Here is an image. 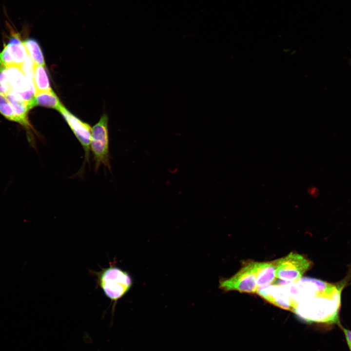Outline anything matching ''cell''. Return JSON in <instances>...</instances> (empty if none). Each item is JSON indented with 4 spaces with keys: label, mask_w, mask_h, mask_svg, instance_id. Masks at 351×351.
Returning <instances> with one entry per match:
<instances>
[{
    "label": "cell",
    "mask_w": 351,
    "mask_h": 351,
    "mask_svg": "<svg viewBox=\"0 0 351 351\" xmlns=\"http://www.w3.org/2000/svg\"><path fill=\"white\" fill-rule=\"evenodd\" d=\"M349 62H350V64L351 65V59H350Z\"/></svg>",
    "instance_id": "2e32d148"
},
{
    "label": "cell",
    "mask_w": 351,
    "mask_h": 351,
    "mask_svg": "<svg viewBox=\"0 0 351 351\" xmlns=\"http://www.w3.org/2000/svg\"><path fill=\"white\" fill-rule=\"evenodd\" d=\"M78 140L85 153V162H89L92 128L72 114L63 106L59 111Z\"/></svg>",
    "instance_id": "8992f818"
},
{
    "label": "cell",
    "mask_w": 351,
    "mask_h": 351,
    "mask_svg": "<svg viewBox=\"0 0 351 351\" xmlns=\"http://www.w3.org/2000/svg\"><path fill=\"white\" fill-rule=\"evenodd\" d=\"M28 55L34 63L45 65L44 57L38 41L33 39H28L24 41Z\"/></svg>",
    "instance_id": "7c38bea8"
},
{
    "label": "cell",
    "mask_w": 351,
    "mask_h": 351,
    "mask_svg": "<svg viewBox=\"0 0 351 351\" xmlns=\"http://www.w3.org/2000/svg\"><path fill=\"white\" fill-rule=\"evenodd\" d=\"M344 284L310 277L291 283L287 289L295 305L293 312L308 322L340 325L339 314Z\"/></svg>",
    "instance_id": "6da1fadb"
},
{
    "label": "cell",
    "mask_w": 351,
    "mask_h": 351,
    "mask_svg": "<svg viewBox=\"0 0 351 351\" xmlns=\"http://www.w3.org/2000/svg\"><path fill=\"white\" fill-rule=\"evenodd\" d=\"M339 326L343 332V333L345 335V339L347 342V345L349 349V351H351V330L345 328L344 327L342 326L341 324Z\"/></svg>",
    "instance_id": "9a60e30c"
},
{
    "label": "cell",
    "mask_w": 351,
    "mask_h": 351,
    "mask_svg": "<svg viewBox=\"0 0 351 351\" xmlns=\"http://www.w3.org/2000/svg\"><path fill=\"white\" fill-rule=\"evenodd\" d=\"M0 113L8 120L15 122L13 108L7 98L0 104Z\"/></svg>",
    "instance_id": "5bb4252c"
},
{
    "label": "cell",
    "mask_w": 351,
    "mask_h": 351,
    "mask_svg": "<svg viewBox=\"0 0 351 351\" xmlns=\"http://www.w3.org/2000/svg\"><path fill=\"white\" fill-rule=\"evenodd\" d=\"M219 288L225 292L236 291L245 293L256 292L258 286L252 261L247 263L231 277L220 280Z\"/></svg>",
    "instance_id": "5b68a950"
},
{
    "label": "cell",
    "mask_w": 351,
    "mask_h": 351,
    "mask_svg": "<svg viewBox=\"0 0 351 351\" xmlns=\"http://www.w3.org/2000/svg\"><path fill=\"white\" fill-rule=\"evenodd\" d=\"M15 66L13 60L5 46L0 53V72L9 67Z\"/></svg>",
    "instance_id": "4fadbf2b"
},
{
    "label": "cell",
    "mask_w": 351,
    "mask_h": 351,
    "mask_svg": "<svg viewBox=\"0 0 351 351\" xmlns=\"http://www.w3.org/2000/svg\"><path fill=\"white\" fill-rule=\"evenodd\" d=\"M5 46L15 66L20 67L28 56L24 42L17 35H14Z\"/></svg>",
    "instance_id": "9c48e42d"
},
{
    "label": "cell",
    "mask_w": 351,
    "mask_h": 351,
    "mask_svg": "<svg viewBox=\"0 0 351 351\" xmlns=\"http://www.w3.org/2000/svg\"><path fill=\"white\" fill-rule=\"evenodd\" d=\"M33 82L36 93L52 90L45 65L34 63Z\"/></svg>",
    "instance_id": "8fae6325"
},
{
    "label": "cell",
    "mask_w": 351,
    "mask_h": 351,
    "mask_svg": "<svg viewBox=\"0 0 351 351\" xmlns=\"http://www.w3.org/2000/svg\"><path fill=\"white\" fill-rule=\"evenodd\" d=\"M95 273L97 277L98 285L105 296L114 302V312L117 302L131 289L133 285L132 278L127 271L114 265Z\"/></svg>",
    "instance_id": "7a4b0ae2"
},
{
    "label": "cell",
    "mask_w": 351,
    "mask_h": 351,
    "mask_svg": "<svg viewBox=\"0 0 351 351\" xmlns=\"http://www.w3.org/2000/svg\"><path fill=\"white\" fill-rule=\"evenodd\" d=\"M258 287L271 284L276 278V266L273 261H252Z\"/></svg>",
    "instance_id": "ba28073f"
},
{
    "label": "cell",
    "mask_w": 351,
    "mask_h": 351,
    "mask_svg": "<svg viewBox=\"0 0 351 351\" xmlns=\"http://www.w3.org/2000/svg\"><path fill=\"white\" fill-rule=\"evenodd\" d=\"M108 117L103 114L92 128L90 151L95 162V171L97 172L101 165L111 171L108 133Z\"/></svg>",
    "instance_id": "3957f363"
},
{
    "label": "cell",
    "mask_w": 351,
    "mask_h": 351,
    "mask_svg": "<svg viewBox=\"0 0 351 351\" xmlns=\"http://www.w3.org/2000/svg\"><path fill=\"white\" fill-rule=\"evenodd\" d=\"M35 105L56 109L59 111L63 106L53 90L36 92L35 95Z\"/></svg>",
    "instance_id": "30bf717a"
},
{
    "label": "cell",
    "mask_w": 351,
    "mask_h": 351,
    "mask_svg": "<svg viewBox=\"0 0 351 351\" xmlns=\"http://www.w3.org/2000/svg\"><path fill=\"white\" fill-rule=\"evenodd\" d=\"M256 293L270 303L284 310L293 311V304L288 291L282 285L258 287Z\"/></svg>",
    "instance_id": "52a82bcc"
},
{
    "label": "cell",
    "mask_w": 351,
    "mask_h": 351,
    "mask_svg": "<svg viewBox=\"0 0 351 351\" xmlns=\"http://www.w3.org/2000/svg\"><path fill=\"white\" fill-rule=\"evenodd\" d=\"M276 277L284 283L299 281L310 268L312 262L301 254L291 253L285 257L274 261Z\"/></svg>",
    "instance_id": "277c9868"
}]
</instances>
